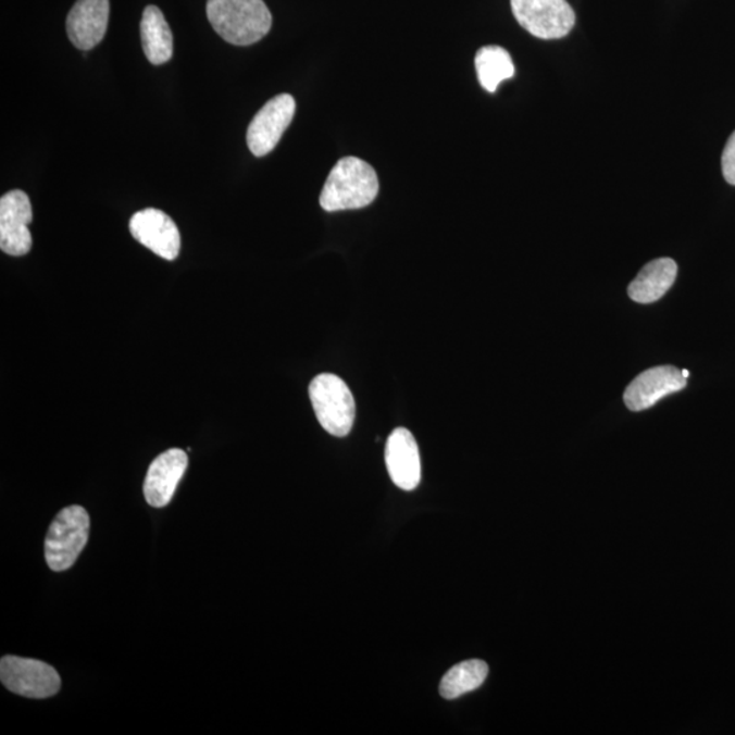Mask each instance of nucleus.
<instances>
[{
	"mask_svg": "<svg viewBox=\"0 0 735 735\" xmlns=\"http://www.w3.org/2000/svg\"><path fill=\"white\" fill-rule=\"evenodd\" d=\"M474 63L479 84L489 94H495L502 80L515 75V66H513L510 53L499 46L481 48L475 55Z\"/></svg>",
	"mask_w": 735,
	"mask_h": 735,
	"instance_id": "obj_16",
	"label": "nucleus"
},
{
	"mask_svg": "<svg viewBox=\"0 0 735 735\" xmlns=\"http://www.w3.org/2000/svg\"><path fill=\"white\" fill-rule=\"evenodd\" d=\"M0 680L10 692L28 699H47L61 690V675L36 659L7 656L0 661Z\"/></svg>",
	"mask_w": 735,
	"mask_h": 735,
	"instance_id": "obj_6",
	"label": "nucleus"
},
{
	"mask_svg": "<svg viewBox=\"0 0 735 735\" xmlns=\"http://www.w3.org/2000/svg\"><path fill=\"white\" fill-rule=\"evenodd\" d=\"M90 518L84 507L64 508L48 530L46 560L52 571L72 569L89 539Z\"/></svg>",
	"mask_w": 735,
	"mask_h": 735,
	"instance_id": "obj_3",
	"label": "nucleus"
},
{
	"mask_svg": "<svg viewBox=\"0 0 735 735\" xmlns=\"http://www.w3.org/2000/svg\"><path fill=\"white\" fill-rule=\"evenodd\" d=\"M296 113V101L290 95H279L266 102L247 132V144L257 157L272 153Z\"/></svg>",
	"mask_w": 735,
	"mask_h": 735,
	"instance_id": "obj_7",
	"label": "nucleus"
},
{
	"mask_svg": "<svg viewBox=\"0 0 735 735\" xmlns=\"http://www.w3.org/2000/svg\"><path fill=\"white\" fill-rule=\"evenodd\" d=\"M677 263L670 258H659L647 263L628 286L632 300L640 304H650L662 299L677 278Z\"/></svg>",
	"mask_w": 735,
	"mask_h": 735,
	"instance_id": "obj_14",
	"label": "nucleus"
},
{
	"mask_svg": "<svg viewBox=\"0 0 735 735\" xmlns=\"http://www.w3.org/2000/svg\"><path fill=\"white\" fill-rule=\"evenodd\" d=\"M135 240L165 261H175L180 253L182 237L175 221L159 209H145L129 220Z\"/></svg>",
	"mask_w": 735,
	"mask_h": 735,
	"instance_id": "obj_9",
	"label": "nucleus"
},
{
	"mask_svg": "<svg viewBox=\"0 0 735 735\" xmlns=\"http://www.w3.org/2000/svg\"><path fill=\"white\" fill-rule=\"evenodd\" d=\"M386 464L393 483L403 490H414L421 483V458L412 432L397 428L388 437Z\"/></svg>",
	"mask_w": 735,
	"mask_h": 735,
	"instance_id": "obj_13",
	"label": "nucleus"
},
{
	"mask_svg": "<svg viewBox=\"0 0 735 735\" xmlns=\"http://www.w3.org/2000/svg\"><path fill=\"white\" fill-rule=\"evenodd\" d=\"M379 194V178L368 162L344 157L334 165L324 184L321 207L328 213L370 207Z\"/></svg>",
	"mask_w": 735,
	"mask_h": 735,
	"instance_id": "obj_1",
	"label": "nucleus"
},
{
	"mask_svg": "<svg viewBox=\"0 0 735 735\" xmlns=\"http://www.w3.org/2000/svg\"><path fill=\"white\" fill-rule=\"evenodd\" d=\"M187 466V453L180 448H171L157 457L146 474L144 485L146 501L155 508L170 504Z\"/></svg>",
	"mask_w": 735,
	"mask_h": 735,
	"instance_id": "obj_11",
	"label": "nucleus"
},
{
	"mask_svg": "<svg viewBox=\"0 0 735 735\" xmlns=\"http://www.w3.org/2000/svg\"><path fill=\"white\" fill-rule=\"evenodd\" d=\"M34 219L30 199L24 191L13 190L0 199V248L10 257H24L30 251L29 224Z\"/></svg>",
	"mask_w": 735,
	"mask_h": 735,
	"instance_id": "obj_8",
	"label": "nucleus"
},
{
	"mask_svg": "<svg viewBox=\"0 0 735 735\" xmlns=\"http://www.w3.org/2000/svg\"><path fill=\"white\" fill-rule=\"evenodd\" d=\"M213 29L231 45L246 47L261 41L272 29L273 17L263 0H208Z\"/></svg>",
	"mask_w": 735,
	"mask_h": 735,
	"instance_id": "obj_2",
	"label": "nucleus"
},
{
	"mask_svg": "<svg viewBox=\"0 0 735 735\" xmlns=\"http://www.w3.org/2000/svg\"><path fill=\"white\" fill-rule=\"evenodd\" d=\"M686 379L673 365L653 366L643 372L624 393V402L632 412L650 409L670 394L684 390Z\"/></svg>",
	"mask_w": 735,
	"mask_h": 735,
	"instance_id": "obj_10",
	"label": "nucleus"
},
{
	"mask_svg": "<svg viewBox=\"0 0 735 735\" xmlns=\"http://www.w3.org/2000/svg\"><path fill=\"white\" fill-rule=\"evenodd\" d=\"M110 0H77L67 17V35L78 50L99 46L107 34Z\"/></svg>",
	"mask_w": 735,
	"mask_h": 735,
	"instance_id": "obj_12",
	"label": "nucleus"
},
{
	"mask_svg": "<svg viewBox=\"0 0 735 735\" xmlns=\"http://www.w3.org/2000/svg\"><path fill=\"white\" fill-rule=\"evenodd\" d=\"M310 398L323 429L337 437L350 434L356 419V402L340 377L333 374L316 376L310 385Z\"/></svg>",
	"mask_w": 735,
	"mask_h": 735,
	"instance_id": "obj_4",
	"label": "nucleus"
},
{
	"mask_svg": "<svg viewBox=\"0 0 735 735\" xmlns=\"http://www.w3.org/2000/svg\"><path fill=\"white\" fill-rule=\"evenodd\" d=\"M489 668L479 659L458 663L448 670L440 683V695L447 700L458 699L462 695L478 689L488 677Z\"/></svg>",
	"mask_w": 735,
	"mask_h": 735,
	"instance_id": "obj_17",
	"label": "nucleus"
},
{
	"mask_svg": "<svg viewBox=\"0 0 735 735\" xmlns=\"http://www.w3.org/2000/svg\"><path fill=\"white\" fill-rule=\"evenodd\" d=\"M722 171L726 182L735 186V132L728 138L726 148L723 150Z\"/></svg>",
	"mask_w": 735,
	"mask_h": 735,
	"instance_id": "obj_18",
	"label": "nucleus"
},
{
	"mask_svg": "<svg viewBox=\"0 0 735 735\" xmlns=\"http://www.w3.org/2000/svg\"><path fill=\"white\" fill-rule=\"evenodd\" d=\"M140 40L146 58L151 64L160 66L170 62L173 55V36L164 14L157 7L145 9L140 21Z\"/></svg>",
	"mask_w": 735,
	"mask_h": 735,
	"instance_id": "obj_15",
	"label": "nucleus"
},
{
	"mask_svg": "<svg viewBox=\"0 0 735 735\" xmlns=\"http://www.w3.org/2000/svg\"><path fill=\"white\" fill-rule=\"evenodd\" d=\"M681 374H683V376L685 377V379H688V376H689V372H688V371H686V370L681 371Z\"/></svg>",
	"mask_w": 735,
	"mask_h": 735,
	"instance_id": "obj_19",
	"label": "nucleus"
},
{
	"mask_svg": "<svg viewBox=\"0 0 735 735\" xmlns=\"http://www.w3.org/2000/svg\"><path fill=\"white\" fill-rule=\"evenodd\" d=\"M511 9L519 25L537 39H563L576 23L566 0H511Z\"/></svg>",
	"mask_w": 735,
	"mask_h": 735,
	"instance_id": "obj_5",
	"label": "nucleus"
}]
</instances>
